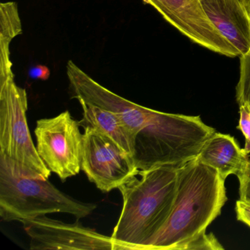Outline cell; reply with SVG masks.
Here are the masks:
<instances>
[{"instance_id":"9","label":"cell","mask_w":250,"mask_h":250,"mask_svg":"<svg viewBox=\"0 0 250 250\" xmlns=\"http://www.w3.org/2000/svg\"><path fill=\"white\" fill-rule=\"evenodd\" d=\"M151 5L171 25L191 42L229 58L237 51L216 30L206 15L200 0H143Z\"/></svg>"},{"instance_id":"13","label":"cell","mask_w":250,"mask_h":250,"mask_svg":"<svg viewBox=\"0 0 250 250\" xmlns=\"http://www.w3.org/2000/svg\"><path fill=\"white\" fill-rule=\"evenodd\" d=\"M21 33L22 27L17 4L2 2L0 5V79L14 75L10 44L14 38Z\"/></svg>"},{"instance_id":"10","label":"cell","mask_w":250,"mask_h":250,"mask_svg":"<svg viewBox=\"0 0 250 250\" xmlns=\"http://www.w3.org/2000/svg\"><path fill=\"white\" fill-rule=\"evenodd\" d=\"M212 24L237 51L250 49V12L240 0H200Z\"/></svg>"},{"instance_id":"6","label":"cell","mask_w":250,"mask_h":250,"mask_svg":"<svg viewBox=\"0 0 250 250\" xmlns=\"http://www.w3.org/2000/svg\"><path fill=\"white\" fill-rule=\"evenodd\" d=\"M80 127V122L68 110L36 123L38 153L48 169L56 174L62 182L82 170L83 134Z\"/></svg>"},{"instance_id":"12","label":"cell","mask_w":250,"mask_h":250,"mask_svg":"<svg viewBox=\"0 0 250 250\" xmlns=\"http://www.w3.org/2000/svg\"><path fill=\"white\" fill-rule=\"evenodd\" d=\"M79 102L83 110V119L79 121L80 126L90 127L104 134L134 159V143L116 114L82 100Z\"/></svg>"},{"instance_id":"3","label":"cell","mask_w":250,"mask_h":250,"mask_svg":"<svg viewBox=\"0 0 250 250\" xmlns=\"http://www.w3.org/2000/svg\"><path fill=\"white\" fill-rule=\"evenodd\" d=\"M225 183L216 169L197 156L180 166L172 212L144 250H176L183 243L206 232L228 200Z\"/></svg>"},{"instance_id":"8","label":"cell","mask_w":250,"mask_h":250,"mask_svg":"<svg viewBox=\"0 0 250 250\" xmlns=\"http://www.w3.org/2000/svg\"><path fill=\"white\" fill-rule=\"evenodd\" d=\"M21 222L33 250H115L112 237L84 227L79 220L68 224L43 215Z\"/></svg>"},{"instance_id":"11","label":"cell","mask_w":250,"mask_h":250,"mask_svg":"<svg viewBox=\"0 0 250 250\" xmlns=\"http://www.w3.org/2000/svg\"><path fill=\"white\" fill-rule=\"evenodd\" d=\"M205 165L216 169L223 179L229 175L242 174L250 159L244 149L241 148L229 134L215 132L205 143L197 156Z\"/></svg>"},{"instance_id":"16","label":"cell","mask_w":250,"mask_h":250,"mask_svg":"<svg viewBox=\"0 0 250 250\" xmlns=\"http://www.w3.org/2000/svg\"><path fill=\"white\" fill-rule=\"evenodd\" d=\"M240 120L237 128L241 130L245 137L244 150L247 154L250 153V107L247 105L239 106Z\"/></svg>"},{"instance_id":"18","label":"cell","mask_w":250,"mask_h":250,"mask_svg":"<svg viewBox=\"0 0 250 250\" xmlns=\"http://www.w3.org/2000/svg\"><path fill=\"white\" fill-rule=\"evenodd\" d=\"M50 70L46 65H37L29 70V77L33 80H40L43 81L49 80L50 77Z\"/></svg>"},{"instance_id":"14","label":"cell","mask_w":250,"mask_h":250,"mask_svg":"<svg viewBox=\"0 0 250 250\" xmlns=\"http://www.w3.org/2000/svg\"><path fill=\"white\" fill-rule=\"evenodd\" d=\"M240 78L236 86V101L238 105L250 107V49L240 57Z\"/></svg>"},{"instance_id":"4","label":"cell","mask_w":250,"mask_h":250,"mask_svg":"<svg viewBox=\"0 0 250 250\" xmlns=\"http://www.w3.org/2000/svg\"><path fill=\"white\" fill-rule=\"evenodd\" d=\"M97 208L65 194L49 179L30 178L11 159L0 154V216L5 222L33 219L53 213H66L77 220Z\"/></svg>"},{"instance_id":"17","label":"cell","mask_w":250,"mask_h":250,"mask_svg":"<svg viewBox=\"0 0 250 250\" xmlns=\"http://www.w3.org/2000/svg\"><path fill=\"white\" fill-rule=\"evenodd\" d=\"M235 210L237 219L240 222H244L250 228V201L241 199L237 200Z\"/></svg>"},{"instance_id":"15","label":"cell","mask_w":250,"mask_h":250,"mask_svg":"<svg viewBox=\"0 0 250 250\" xmlns=\"http://www.w3.org/2000/svg\"><path fill=\"white\" fill-rule=\"evenodd\" d=\"M222 250L224 247L212 232H202L194 238L183 243L176 250Z\"/></svg>"},{"instance_id":"1","label":"cell","mask_w":250,"mask_h":250,"mask_svg":"<svg viewBox=\"0 0 250 250\" xmlns=\"http://www.w3.org/2000/svg\"><path fill=\"white\" fill-rule=\"evenodd\" d=\"M72 98L116 114L134 146L138 169L181 166L198 156L216 132L200 116L166 113L133 103L101 85L72 61L67 63Z\"/></svg>"},{"instance_id":"5","label":"cell","mask_w":250,"mask_h":250,"mask_svg":"<svg viewBox=\"0 0 250 250\" xmlns=\"http://www.w3.org/2000/svg\"><path fill=\"white\" fill-rule=\"evenodd\" d=\"M28 99L14 75L0 79V154L12 160L23 175L49 179L51 171L38 153L27 124Z\"/></svg>"},{"instance_id":"19","label":"cell","mask_w":250,"mask_h":250,"mask_svg":"<svg viewBox=\"0 0 250 250\" xmlns=\"http://www.w3.org/2000/svg\"><path fill=\"white\" fill-rule=\"evenodd\" d=\"M240 1L244 4L246 8L250 12V0H240Z\"/></svg>"},{"instance_id":"7","label":"cell","mask_w":250,"mask_h":250,"mask_svg":"<svg viewBox=\"0 0 250 250\" xmlns=\"http://www.w3.org/2000/svg\"><path fill=\"white\" fill-rule=\"evenodd\" d=\"M84 129L82 170L102 192L119 188L139 170L134 159L113 140L94 128Z\"/></svg>"},{"instance_id":"2","label":"cell","mask_w":250,"mask_h":250,"mask_svg":"<svg viewBox=\"0 0 250 250\" xmlns=\"http://www.w3.org/2000/svg\"><path fill=\"white\" fill-rule=\"evenodd\" d=\"M180 166L139 169L118 188L122 210L112 234L115 250H144L172 212Z\"/></svg>"}]
</instances>
